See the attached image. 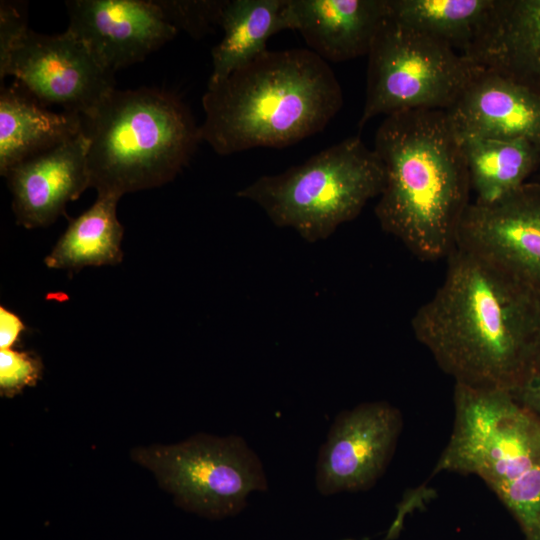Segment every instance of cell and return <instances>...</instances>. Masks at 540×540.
<instances>
[{
  "label": "cell",
  "instance_id": "5",
  "mask_svg": "<svg viewBox=\"0 0 540 540\" xmlns=\"http://www.w3.org/2000/svg\"><path fill=\"white\" fill-rule=\"evenodd\" d=\"M454 421L432 474L476 475L524 524L540 515V418L511 393L454 387Z\"/></svg>",
  "mask_w": 540,
  "mask_h": 540
},
{
  "label": "cell",
  "instance_id": "21",
  "mask_svg": "<svg viewBox=\"0 0 540 540\" xmlns=\"http://www.w3.org/2000/svg\"><path fill=\"white\" fill-rule=\"evenodd\" d=\"M397 21L464 54L480 34L495 0H386Z\"/></svg>",
  "mask_w": 540,
  "mask_h": 540
},
{
  "label": "cell",
  "instance_id": "10",
  "mask_svg": "<svg viewBox=\"0 0 540 540\" xmlns=\"http://www.w3.org/2000/svg\"><path fill=\"white\" fill-rule=\"evenodd\" d=\"M402 427L400 410L386 401L339 413L319 450L317 491L329 496L373 487L390 463Z\"/></svg>",
  "mask_w": 540,
  "mask_h": 540
},
{
  "label": "cell",
  "instance_id": "17",
  "mask_svg": "<svg viewBox=\"0 0 540 540\" xmlns=\"http://www.w3.org/2000/svg\"><path fill=\"white\" fill-rule=\"evenodd\" d=\"M82 131L81 116L46 108L20 83L1 86L0 173L54 148Z\"/></svg>",
  "mask_w": 540,
  "mask_h": 540
},
{
  "label": "cell",
  "instance_id": "9",
  "mask_svg": "<svg viewBox=\"0 0 540 540\" xmlns=\"http://www.w3.org/2000/svg\"><path fill=\"white\" fill-rule=\"evenodd\" d=\"M14 76L43 105L85 116L115 89L85 43L66 29L57 35L28 29L0 62V78Z\"/></svg>",
  "mask_w": 540,
  "mask_h": 540
},
{
  "label": "cell",
  "instance_id": "22",
  "mask_svg": "<svg viewBox=\"0 0 540 540\" xmlns=\"http://www.w3.org/2000/svg\"><path fill=\"white\" fill-rule=\"evenodd\" d=\"M168 20L193 36H200L219 25L224 1H157Z\"/></svg>",
  "mask_w": 540,
  "mask_h": 540
},
{
  "label": "cell",
  "instance_id": "19",
  "mask_svg": "<svg viewBox=\"0 0 540 540\" xmlns=\"http://www.w3.org/2000/svg\"><path fill=\"white\" fill-rule=\"evenodd\" d=\"M118 200L112 195H98L90 208L70 221L45 257V265L76 271L86 266L119 264L124 229L117 218Z\"/></svg>",
  "mask_w": 540,
  "mask_h": 540
},
{
  "label": "cell",
  "instance_id": "13",
  "mask_svg": "<svg viewBox=\"0 0 540 540\" xmlns=\"http://www.w3.org/2000/svg\"><path fill=\"white\" fill-rule=\"evenodd\" d=\"M88 139L75 137L13 166L4 175L13 195L17 224L33 229L52 224L68 202L88 187Z\"/></svg>",
  "mask_w": 540,
  "mask_h": 540
},
{
  "label": "cell",
  "instance_id": "14",
  "mask_svg": "<svg viewBox=\"0 0 540 540\" xmlns=\"http://www.w3.org/2000/svg\"><path fill=\"white\" fill-rule=\"evenodd\" d=\"M459 140L524 139L540 149V94L491 71H481L446 110Z\"/></svg>",
  "mask_w": 540,
  "mask_h": 540
},
{
  "label": "cell",
  "instance_id": "18",
  "mask_svg": "<svg viewBox=\"0 0 540 540\" xmlns=\"http://www.w3.org/2000/svg\"><path fill=\"white\" fill-rule=\"evenodd\" d=\"M288 0H226L219 25L222 40L212 49V73L208 85L213 86L236 69L267 51L268 39L288 29Z\"/></svg>",
  "mask_w": 540,
  "mask_h": 540
},
{
  "label": "cell",
  "instance_id": "20",
  "mask_svg": "<svg viewBox=\"0 0 540 540\" xmlns=\"http://www.w3.org/2000/svg\"><path fill=\"white\" fill-rule=\"evenodd\" d=\"M475 202L493 203L516 190L535 168L540 149L524 139L469 137L460 140Z\"/></svg>",
  "mask_w": 540,
  "mask_h": 540
},
{
  "label": "cell",
  "instance_id": "2",
  "mask_svg": "<svg viewBox=\"0 0 540 540\" xmlns=\"http://www.w3.org/2000/svg\"><path fill=\"white\" fill-rule=\"evenodd\" d=\"M373 149L385 169L375 207L381 228L422 261L447 259L471 203V182L446 111L416 109L385 116Z\"/></svg>",
  "mask_w": 540,
  "mask_h": 540
},
{
  "label": "cell",
  "instance_id": "8",
  "mask_svg": "<svg viewBox=\"0 0 540 540\" xmlns=\"http://www.w3.org/2000/svg\"><path fill=\"white\" fill-rule=\"evenodd\" d=\"M131 456L180 507L212 519L239 513L251 493L268 489L260 458L236 435L200 433L177 444L139 447Z\"/></svg>",
  "mask_w": 540,
  "mask_h": 540
},
{
  "label": "cell",
  "instance_id": "7",
  "mask_svg": "<svg viewBox=\"0 0 540 540\" xmlns=\"http://www.w3.org/2000/svg\"><path fill=\"white\" fill-rule=\"evenodd\" d=\"M367 56L360 128L379 115L416 109L446 111L482 69L450 46L389 14Z\"/></svg>",
  "mask_w": 540,
  "mask_h": 540
},
{
  "label": "cell",
  "instance_id": "23",
  "mask_svg": "<svg viewBox=\"0 0 540 540\" xmlns=\"http://www.w3.org/2000/svg\"><path fill=\"white\" fill-rule=\"evenodd\" d=\"M39 358L28 352L0 349V392L13 397L26 386H34L41 376Z\"/></svg>",
  "mask_w": 540,
  "mask_h": 540
},
{
  "label": "cell",
  "instance_id": "24",
  "mask_svg": "<svg viewBox=\"0 0 540 540\" xmlns=\"http://www.w3.org/2000/svg\"><path fill=\"white\" fill-rule=\"evenodd\" d=\"M26 11L20 3L1 1L0 4V62L14 43L29 29Z\"/></svg>",
  "mask_w": 540,
  "mask_h": 540
},
{
  "label": "cell",
  "instance_id": "4",
  "mask_svg": "<svg viewBox=\"0 0 540 540\" xmlns=\"http://www.w3.org/2000/svg\"><path fill=\"white\" fill-rule=\"evenodd\" d=\"M90 187L99 196L159 187L187 165L199 126L174 94L151 88L111 91L81 116Z\"/></svg>",
  "mask_w": 540,
  "mask_h": 540
},
{
  "label": "cell",
  "instance_id": "15",
  "mask_svg": "<svg viewBox=\"0 0 540 540\" xmlns=\"http://www.w3.org/2000/svg\"><path fill=\"white\" fill-rule=\"evenodd\" d=\"M463 55L540 94V0H495L480 34Z\"/></svg>",
  "mask_w": 540,
  "mask_h": 540
},
{
  "label": "cell",
  "instance_id": "3",
  "mask_svg": "<svg viewBox=\"0 0 540 540\" xmlns=\"http://www.w3.org/2000/svg\"><path fill=\"white\" fill-rule=\"evenodd\" d=\"M201 141L219 155L283 148L322 131L343 93L328 62L310 49L267 50L207 86Z\"/></svg>",
  "mask_w": 540,
  "mask_h": 540
},
{
  "label": "cell",
  "instance_id": "25",
  "mask_svg": "<svg viewBox=\"0 0 540 540\" xmlns=\"http://www.w3.org/2000/svg\"><path fill=\"white\" fill-rule=\"evenodd\" d=\"M25 325L18 315L0 307V349H10L19 340Z\"/></svg>",
  "mask_w": 540,
  "mask_h": 540
},
{
  "label": "cell",
  "instance_id": "6",
  "mask_svg": "<svg viewBox=\"0 0 540 540\" xmlns=\"http://www.w3.org/2000/svg\"><path fill=\"white\" fill-rule=\"evenodd\" d=\"M384 184L377 153L352 136L282 173L258 178L237 196L258 204L275 225L316 242L357 217Z\"/></svg>",
  "mask_w": 540,
  "mask_h": 540
},
{
  "label": "cell",
  "instance_id": "11",
  "mask_svg": "<svg viewBox=\"0 0 540 540\" xmlns=\"http://www.w3.org/2000/svg\"><path fill=\"white\" fill-rule=\"evenodd\" d=\"M456 248L497 265L540 294V184L525 183L493 203H470Z\"/></svg>",
  "mask_w": 540,
  "mask_h": 540
},
{
  "label": "cell",
  "instance_id": "1",
  "mask_svg": "<svg viewBox=\"0 0 540 540\" xmlns=\"http://www.w3.org/2000/svg\"><path fill=\"white\" fill-rule=\"evenodd\" d=\"M412 328L455 384L512 394L540 371V294L463 249Z\"/></svg>",
  "mask_w": 540,
  "mask_h": 540
},
{
  "label": "cell",
  "instance_id": "16",
  "mask_svg": "<svg viewBox=\"0 0 540 540\" xmlns=\"http://www.w3.org/2000/svg\"><path fill=\"white\" fill-rule=\"evenodd\" d=\"M386 0H288V29L326 62L368 55L387 17Z\"/></svg>",
  "mask_w": 540,
  "mask_h": 540
},
{
  "label": "cell",
  "instance_id": "12",
  "mask_svg": "<svg viewBox=\"0 0 540 540\" xmlns=\"http://www.w3.org/2000/svg\"><path fill=\"white\" fill-rule=\"evenodd\" d=\"M67 30L113 73L144 60L177 34L157 1L70 0Z\"/></svg>",
  "mask_w": 540,
  "mask_h": 540
},
{
  "label": "cell",
  "instance_id": "26",
  "mask_svg": "<svg viewBox=\"0 0 540 540\" xmlns=\"http://www.w3.org/2000/svg\"><path fill=\"white\" fill-rule=\"evenodd\" d=\"M512 395L522 406L540 418V371L530 377Z\"/></svg>",
  "mask_w": 540,
  "mask_h": 540
}]
</instances>
